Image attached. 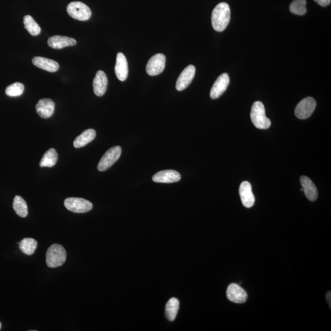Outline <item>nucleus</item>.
Instances as JSON below:
<instances>
[{"label": "nucleus", "mask_w": 331, "mask_h": 331, "mask_svg": "<svg viewBox=\"0 0 331 331\" xmlns=\"http://www.w3.org/2000/svg\"><path fill=\"white\" fill-rule=\"evenodd\" d=\"M231 19V11L227 2H220L215 6L212 14V24L215 31L222 32L227 28Z\"/></svg>", "instance_id": "1"}, {"label": "nucleus", "mask_w": 331, "mask_h": 331, "mask_svg": "<svg viewBox=\"0 0 331 331\" xmlns=\"http://www.w3.org/2000/svg\"><path fill=\"white\" fill-rule=\"evenodd\" d=\"M250 117L253 124L258 129L266 130L271 127V120L266 117L265 108L260 101L254 102L251 107Z\"/></svg>", "instance_id": "2"}, {"label": "nucleus", "mask_w": 331, "mask_h": 331, "mask_svg": "<svg viewBox=\"0 0 331 331\" xmlns=\"http://www.w3.org/2000/svg\"><path fill=\"white\" fill-rule=\"evenodd\" d=\"M66 260V251L62 245L53 244L46 253V263L50 268L62 266Z\"/></svg>", "instance_id": "3"}, {"label": "nucleus", "mask_w": 331, "mask_h": 331, "mask_svg": "<svg viewBox=\"0 0 331 331\" xmlns=\"http://www.w3.org/2000/svg\"><path fill=\"white\" fill-rule=\"evenodd\" d=\"M67 12L72 18L81 21H86L92 16L89 7L80 1L70 2L67 6Z\"/></svg>", "instance_id": "4"}, {"label": "nucleus", "mask_w": 331, "mask_h": 331, "mask_svg": "<svg viewBox=\"0 0 331 331\" xmlns=\"http://www.w3.org/2000/svg\"><path fill=\"white\" fill-rule=\"evenodd\" d=\"M122 153V148L120 146H115L105 153L100 160L97 165V169L99 171H105L110 168L119 160Z\"/></svg>", "instance_id": "5"}, {"label": "nucleus", "mask_w": 331, "mask_h": 331, "mask_svg": "<svg viewBox=\"0 0 331 331\" xmlns=\"http://www.w3.org/2000/svg\"><path fill=\"white\" fill-rule=\"evenodd\" d=\"M64 204L69 211L74 213L88 212L93 208L91 202L79 197H68L65 200Z\"/></svg>", "instance_id": "6"}, {"label": "nucleus", "mask_w": 331, "mask_h": 331, "mask_svg": "<svg viewBox=\"0 0 331 331\" xmlns=\"http://www.w3.org/2000/svg\"><path fill=\"white\" fill-rule=\"evenodd\" d=\"M317 102L312 97H307L300 101L295 109L296 116L299 119H307L314 112Z\"/></svg>", "instance_id": "7"}, {"label": "nucleus", "mask_w": 331, "mask_h": 331, "mask_svg": "<svg viewBox=\"0 0 331 331\" xmlns=\"http://www.w3.org/2000/svg\"><path fill=\"white\" fill-rule=\"evenodd\" d=\"M166 56L162 53H157L153 55L148 60L146 65V71L148 75L154 76L161 74L165 69Z\"/></svg>", "instance_id": "8"}, {"label": "nucleus", "mask_w": 331, "mask_h": 331, "mask_svg": "<svg viewBox=\"0 0 331 331\" xmlns=\"http://www.w3.org/2000/svg\"><path fill=\"white\" fill-rule=\"evenodd\" d=\"M227 294L230 301L237 304H243L247 301V292L237 284H232L228 287Z\"/></svg>", "instance_id": "9"}, {"label": "nucleus", "mask_w": 331, "mask_h": 331, "mask_svg": "<svg viewBox=\"0 0 331 331\" xmlns=\"http://www.w3.org/2000/svg\"><path fill=\"white\" fill-rule=\"evenodd\" d=\"M229 84V75L227 73L221 74L213 85L211 91H210V97L214 99L219 98L227 91Z\"/></svg>", "instance_id": "10"}, {"label": "nucleus", "mask_w": 331, "mask_h": 331, "mask_svg": "<svg viewBox=\"0 0 331 331\" xmlns=\"http://www.w3.org/2000/svg\"><path fill=\"white\" fill-rule=\"evenodd\" d=\"M196 68L193 65H189L184 69L177 81L176 89L182 91L188 87L194 78Z\"/></svg>", "instance_id": "11"}, {"label": "nucleus", "mask_w": 331, "mask_h": 331, "mask_svg": "<svg viewBox=\"0 0 331 331\" xmlns=\"http://www.w3.org/2000/svg\"><path fill=\"white\" fill-rule=\"evenodd\" d=\"M239 194L243 206L247 208L253 207L255 204V199L251 184L248 182L244 181L240 184Z\"/></svg>", "instance_id": "12"}, {"label": "nucleus", "mask_w": 331, "mask_h": 331, "mask_svg": "<svg viewBox=\"0 0 331 331\" xmlns=\"http://www.w3.org/2000/svg\"><path fill=\"white\" fill-rule=\"evenodd\" d=\"M181 176L174 170H165L158 172L153 176V181L157 183H174L181 181Z\"/></svg>", "instance_id": "13"}, {"label": "nucleus", "mask_w": 331, "mask_h": 331, "mask_svg": "<svg viewBox=\"0 0 331 331\" xmlns=\"http://www.w3.org/2000/svg\"><path fill=\"white\" fill-rule=\"evenodd\" d=\"M36 110L41 117L47 119L54 112L55 102L50 99H41L36 105Z\"/></svg>", "instance_id": "14"}, {"label": "nucleus", "mask_w": 331, "mask_h": 331, "mask_svg": "<svg viewBox=\"0 0 331 331\" xmlns=\"http://www.w3.org/2000/svg\"><path fill=\"white\" fill-rule=\"evenodd\" d=\"M108 80L104 71L97 72L94 80V91L95 94L97 96H103L106 93Z\"/></svg>", "instance_id": "15"}, {"label": "nucleus", "mask_w": 331, "mask_h": 331, "mask_svg": "<svg viewBox=\"0 0 331 331\" xmlns=\"http://www.w3.org/2000/svg\"><path fill=\"white\" fill-rule=\"evenodd\" d=\"M115 74L120 81H125L128 78V66L127 58L124 53H118L115 66Z\"/></svg>", "instance_id": "16"}, {"label": "nucleus", "mask_w": 331, "mask_h": 331, "mask_svg": "<svg viewBox=\"0 0 331 331\" xmlns=\"http://www.w3.org/2000/svg\"><path fill=\"white\" fill-rule=\"evenodd\" d=\"M47 43L50 47L55 49H60L68 46H75L77 42L74 38L56 35L50 37L48 40Z\"/></svg>", "instance_id": "17"}, {"label": "nucleus", "mask_w": 331, "mask_h": 331, "mask_svg": "<svg viewBox=\"0 0 331 331\" xmlns=\"http://www.w3.org/2000/svg\"><path fill=\"white\" fill-rule=\"evenodd\" d=\"M33 65L46 71L54 73L59 69V65L56 61L42 56H35L32 60Z\"/></svg>", "instance_id": "18"}, {"label": "nucleus", "mask_w": 331, "mask_h": 331, "mask_svg": "<svg viewBox=\"0 0 331 331\" xmlns=\"http://www.w3.org/2000/svg\"><path fill=\"white\" fill-rule=\"evenodd\" d=\"M303 191L307 199L311 201H315L318 198V193L317 187H315L311 180L306 176H302L301 179Z\"/></svg>", "instance_id": "19"}, {"label": "nucleus", "mask_w": 331, "mask_h": 331, "mask_svg": "<svg viewBox=\"0 0 331 331\" xmlns=\"http://www.w3.org/2000/svg\"><path fill=\"white\" fill-rule=\"evenodd\" d=\"M96 132L94 129H89L82 133L74 140L73 145L74 147L81 148L84 147L89 143L91 142L96 137Z\"/></svg>", "instance_id": "20"}, {"label": "nucleus", "mask_w": 331, "mask_h": 331, "mask_svg": "<svg viewBox=\"0 0 331 331\" xmlns=\"http://www.w3.org/2000/svg\"><path fill=\"white\" fill-rule=\"evenodd\" d=\"M18 244L22 252L27 255H32L38 247L37 241L32 238H25Z\"/></svg>", "instance_id": "21"}, {"label": "nucleus", "mask_w": 331, "mask_h": 331, "mask_svg": "<svg viewBox=\"0 0 331 331\" xmlns=\"http://www.w3.org/2000/svg\"><path fill=\"white\" fill-rule=\"evenodd\" d=\"M58 160V154L54 148H50L44 155L42 160L40 161V165L41 167H51L54 166Z\"/></svg>", "instance_id": "22"}, {"label": "nucleus", "mask_w": 331, "mask_h": 331, "mask_svg": "<svg viewBox=\"0 0 331 331\" xmlns=\"http://www.w3.org/2000/svg\"><path fill=\"white\" fill-rule=\"evenodd\" d=\"M179 309V301L178 299L171 298L169 300L166 306V315L170 322L176 319Z\"/></svg>", "instance_id": "23"}, {"label": "nucleus", "mask_w": 331, "mask_h": 331, "mask_svg": "<svg viewBox=\"0 0 331 331\" xmlns=\"http://www.w3.org/2000/svg\"><path fill=\"white\" fill-rule=\"evenodd\" d=\"M14 211L20 217H26L28 215V206L25 200L21 196H15L13 202Z\"/></svg>", "instance_id": "24"}, {"label": "nucleus", "mask_w": 331, "mask_h": 331, "mask_svg": "<svg viewBox=\"0 0 331 331\" xmlns=\"http://www.w3.org/2000/svg\"><path fill=\"white\" fill-rule=\"evenodd\" d=\"M24 23L25 29L32 36H38L40 34L41 28L34 19L29 15H25L24 18Z\"/></svg>", "instance_id": "25"}, {"label": "nucleus", "mask_w": 331, "mask_h": 331, "mask_svg": "<svg viewBox=\"0 0 331 331\" xmlns=\"http://www.w3.org/2000/svg\"><path fill=\"white\" fill-rule=\"evenodd\" d=\"M306 3V0H294L290 4V11L294 14L303 15L307 12Z\"/></svg>", "instance_id": "26"}, {"label": "nucleus", "mask_w": 331, "mask_h": 331, "mask_svg": "<svg viewBox=\"0 0 331 331\" xmlns=\"http://www.w3.org/2000/svg\"><path fill=\"white\" fill-rule=\"evenodd\" d=\"M24 92V84L20 83H15L10 85L6 89V94L11 97L19 96L22 95Z\"/></svg>", "instance_id": "27"}, {"label": "nucleus", "mask_w": 331, "mask_h": 331, "mask_svg": "<svg viewBox=\"0 0 331 331\" xmlns=\"http://www.w3.org/2000/svg\"><path fill=\"white\" fill-rule=\"evenodd\" d=\"M318 4L323 7H326L331 4V0H314Z\"/></svg>", "instance_id": "28"}, {"label": "nucleus", "mask_w": 331, "mask_h": 331, "mask_svg": "<svg viewBox=\"0 0 331 331\" xmlns=\"http://www.w3.org/2000/svg\"><path fill=\"white\" fill-rule=\"evenodd\" d=\"M331 291H329L328 292L327 294V301L328 302V305H330V307H331Z\"/></svg>", "instance_id": "29"}, {"label": "nucleus", "mask_w": 331, "mask_h": 331, "mask_svg": "<svg viewBox=\"0 0 331 331\" xmlns=\"http://www.w3.org/2000/svg\"><path fill=\"white\" fill-rule=\"evenodd\" d=\"M1 323H0V329H1Z\"/></svg>", "instance_id": "30"}]
</instances>
